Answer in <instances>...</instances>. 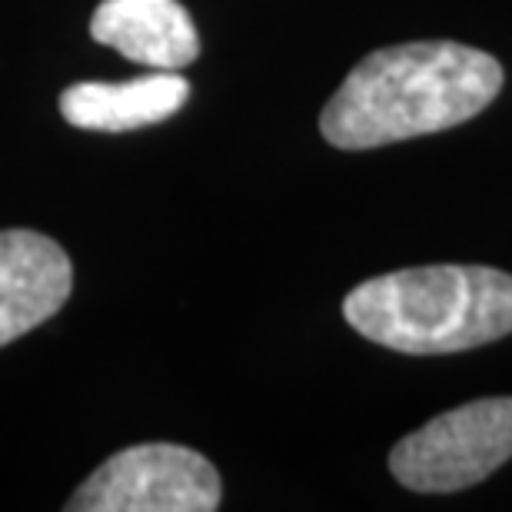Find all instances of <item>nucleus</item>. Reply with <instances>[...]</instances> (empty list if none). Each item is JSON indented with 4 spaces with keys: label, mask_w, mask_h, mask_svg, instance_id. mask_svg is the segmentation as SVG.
I'll return each mask as SVG.
<instances>
[{
    "label": "nucleus",
    "mask_w": 512,
    "mask_h": 512,
    "mask_svg": "<svg viewBox=\"0 0 512 512\" xmlns=\"http://www.w3.org/2000/svg\"><path fill=\"white\" fill-rule=\"evenodd\" d=\"M503 90V64L453 40L373 50L323 107L320 130L340 150H373L459 127Z\"/></svg>",
    "instance_id": "nucleus-1"
},
{
    "label": "nucleus",
    "mask_w": 512,
    "mask_h": 512,
    "mask_svg": "<svg viewBox=\"0 0 512 512\" xmlns=\"http://www.w3.org/2000/svg\"><path fill=\"white\" fill-rule=\"evenodd\" d=\"M90 37L150 70H183L200 54L180 0H104L90 17Z\"/></svg>",
    "instance_id": "nucleus-6"
},
{
    "label": "nucleus",
    "mask_w": 512,
    "mask_h": 512,
    "mask_svg": "<svg viewBox=\"0 0 512 512\" xmlns=\"http://www.w3.org/2000/svg\"><path fill=\"white\" fill-rule=\"evenodd\" d=\"M74 290L67 250L37 230H0V346L47 323Z\"/></svg>",
    "instance_id": "nucleus-5"
},
{
    "label": "nucleus",
    "mask_w": 512,
    "mask_h": 512,
    "mask_svg": "<svg viewBox=\"0 0 512 512\" xmlns=\"http://www.w3.org/2000/svg\"><path fill=\"white\" fill-rule=\"evenodd\" d=\"M366 340L409 356H443L512 333V276L493 266H416L360 283L343 303Z\"/></svg>",
    "instance_id": "nucleus-2"
},
{
    "label": "nucleus",
    "mask_w": 512,
    "mask_h": 512,
    "mask_svg": "<svg viewBox=\"0 0 512 512\" xmlns=\"http://www.w3.org/2000/svg\"><path fill=\"white\" fill-rule=\"evenodd\" d=\"M223 486L217 466L197 449L143 443L110 456L70 496V512H213Z\"/></svg>",
    "instance_id": "nucleus-4"
},
{
    "label": "nucleus",
    "mask_w": 512,
    "mask_h": 512,
    "mask_svg": "<svg viewBox=\"0 0 512 512\" xmlns=\"http://www.w3.org/2000/svg\"><path fill=\"white\" fill-rule=\"evenodd\" d=\"M190 100L187 77L177 70L127 80V84H74L60 94V117L80 130L124 133L170 120Z\"/></svg>",
    "instance_id": "nucleus-7"
},
{
    "label": "nucleus",
    "mask_w": 512,
    "mask_h": 512,
    "mask_svg": "<svg viewBox=\"0 0 512 512\" xmlns=\"http://www.w3.org/2000/svg\"><path fill=\"white\" fill-rule=\"evenodd\" d=\"M512 459V396L456 406L403 436L389 453L396 483L413 493H459Z\"/></svg>",
    "instance_id": "nucleus-3"
}]
</instances>
